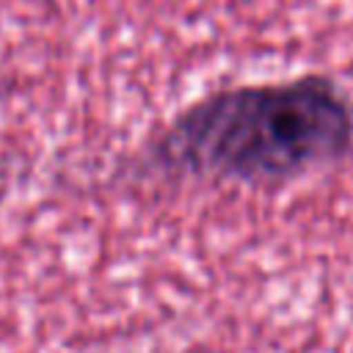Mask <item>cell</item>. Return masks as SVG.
Here are the masks:
<instances>
[{
  "mask_svg": "<svg viewBox=\"0 0 353 353\" xmlns=\"http://www.w3.org/2000/svg\"><path fill=\"white\" fill-rule=\"evenodd\" d=\"M353 141V108L323 77L240 85L185 110L160 157L199 171L276 176L342 154Z\"/></svg>",
  "mask_w": 353,
  "mask_h": 353,
  "instance_id": "6da1fadb",
  "label": "cell"
}]
</instances>
